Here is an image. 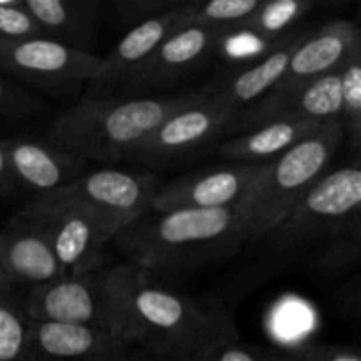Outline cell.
I'll return each mask as SVG.
<instances>
[{
	"label": "cell",
	"instance_id": "cell-1",
	"mask_svg": "<svg viewBox=\"0 0 361 361\" xmlns=\"http://www.w3.org/2000/svg\"><path fill=\"white\" fill-rule=\"evenodd\" d=\"M108 310L113 337L161 360L190 361L233 328L130 263L108 267Z\"/></svg>",
	"mask_w": 361,
	"mask_h": 361
},
{
	"label": "cell",
	"instance_id": "cell-2",
	"mask_svg": "<svg viewBox=\"0 0 361 361\" xmlns=\"http://www.w3.org/2000/svg\"><path fill=\"white\" fill-rule=\"evenodd\" d=\"M215 85L147 97H85L53 120L49 137L83 161L129 159L166 120Z\"/></svg>",
	"mask_w": 361,
	"mask_h": 361
},
{
	"label": "cell",
	"instance_id": "cell-3",
	"mask_svg": "<svg viewBox=\"0 0 361 361\" xmlns=\"http://www.w3.org/2000/svg\"><path fill=\"white\" fill-rule=\"evenodd\" d=\"M113 243L127 263L152 274L192 270L243 247L236 208L148 210L120 229Z\"/></svg>",
	"mask_w": 361,
	"mask_h": 361
},
{
	"label": "cell",
	"instance_id": "cell-4",
	"mask_svg": "<svg viewBox=\"0 0 361 361\" xmlns=\"http://www.w3.org/2000/svg\"><path fill=\"white\" fill-rule=\"evenodd\" d=\"M342 143L344 130L337 120L267 162L252 189L236 207L243 245H254L282 221L305 190L326 173Z\"/></svg>",
	"mask_w": 361,
	"mask_h": 361
},
{
	"label": "cell",
	"instance_id": "cell-5",
	"mask_svg": "<svg viewBox=\"0 0 361 361\" xmlns=\"http://www.w3.org/2000/svg\"><path fill=\"white\" fill-rule=\"evenodd\" d=\"M361 219V168L355 162L326 171L254 247L268 261L302 259L307 252Z\"/></svg>",
	"mask_w": 361,
	"mask_h": 361
},
{
	"label": "cell",
	"instance_id": "cell-6",
	"mask_svg": "<svg viewBox=\"0 0 361 361\" xmlns=\"http://www.w3.org/2000/svg\"><path fill=\"white\" fill-rule=\"evenodd\" d=\"M21 210L46 233L63 277L106 268V247L122 229L109 217L63 194L30 200Z\"/></svg>",
	"mask_w": 361,
	"mask_h": 361
},
{
	"label": "cell",
	"instance_id": "cell-7",
	"mask_svg": "<svg viewBox=\"0 0 361 361\" xmlns=\"http://www.w3.org/2000/svg\"><path fill=\"white\" fill-rule=\"evenodd\" d=\"M361 44V30L351 20H331L312 28L300 41L289 59L288 67L274 88L249 108L242 109L229 123L226 134H242L259 127L275 108L310 81L338 71L351 49Z\"/></svg>",
	"mask_w": 361,
	"mask_h": 361
},
{
	"label": "cell",
	"instance_id": "cell-8",
	"mask_svg": "<svg viewBox=\"0 0 361 361\" xmlns=\"http://www.w3.org/2000/svg\"><path fill=\"white\" fill-rule=\"evenodd\" d=\"M101 56L46 37L0 39V74L49 97H73L88 88Z\"/></svg>",
	"mask_w": 361,
	"mask_h": 361
},
{
	"label": "cell",
	"instance_id": "cell-9",
	"mask_svg": "<svg viewBox=\"0 0 361 361\" xmlns=\"http://www.w3.org/2000/svg\"><path fill=\"white\" fill-rule=\"evenodd\" d=\"M236 115L238 111L217 94L215 85L210 95L169 116L129 159L152 169L178 164L226 136Z\"/></svg>",
	"mask_w": 361,
	"mask_h": 361
},
{
	"label": "cell",
	"instance_id": "cell-10",
	"mask_svg": "<svg viewBox=\"0 0 361 361\" xmlns=\"http://www.w3.org/2000/svg\"><path fill=\"white\" fill-rule=\"evenodd\" d=\"M267 162H228L162 182L150 210L236 208L263 173Z\"/></svg>",
	"mask_w": 361,
	"mask_h": 361
},
{
	"label": "cell",
	"instance_id": "cell-11",
	"mask_svg": "<svg viewBox=\"0 0 361 361\" xmlns=\"http://www.w3.org/2000/svg\"><path fill=\"white\" fill-rule=\"evenodd\" d=\"M27 314L30 321L87 326L109 334L108 267L30 289Z\"/></svg>",
	"mask_w": 361,
	"mask_h": 361
},
{
	"label": "cell",
	"instance_id": "cell-12",
	"mask_svg": "<svg viewBox=\"0 0 361 361\" xmlns=\"http://www.w3.org/2000/svg\"><path fill=\"white\" fill-rule=\"evenodd\" d=\"M2 145L18 194H32V200L60 192L87 173V161L49 136L9 134L2 136Z\"/></svg>",
	"mask_w": 361,
	"mask_h": 361
},
{
	"label": "cell",
	"instance_id": "cell-13",
	"mask_svg": "<svg viewBox=\"0 0 361 361\" xmlns=\"http://www.w3.org/2000/svg\"><path fill=\"white\" fill-rule=\"evenodd\" d=\"M162 180L155 173L97 169L83 173L76 182L56 194L87 204L92 210L126 228L150 210Z\"/></svg>",
	"mask_w": 361,
	"mask_h": 361
},
{
	"label": "cell",
	"instance_id": "cell-14",
	"mask_svg": "<svg viewBox=\"0 0 361 361\" xmlns=\"http://www.w3.org/2000/svg\"><path fill=\"white\" fill-rule=\"evenodd\" d=\"M194 4L178 2L166 13L127 30L113 51L101 56V67L88 85V97H106L109 92L122 88L169 35L192 23Z\"/></svg>",
	"mask_w": 361,
	"mask_h": 361
},
{
	"label": "cell",
	"instance_id": "cell-15",
	"mask_svg": "<svg viewBox=\"0 0 361 361\" xmlns=\"http://www.w3.org/2000/svg\"><path fill=\"white\" fill-rule=\"evenodd\" d=\"M221 41L222 34L215 28L187 25L169 35L122 88L134 92L173 87L207 66Z\"/></svg>",
	"mask_w": 361,
	"mask_h": 361
},
{
	"label": "cell",
	"instance_id": "cell-16",
	"mask_svg": "<svg viewBox=\"0 0 361 361\" xmlns=\"http://www.w3.org/2000/svg\"><path fill=\"white\" fill-rule=\"evenodd\" d=\"M141 355L102 330L30 321L25 361H134Z\"/></svg>",
	"mask_w": 361,
	"mask_h": 361
},
{
	"label": "cell",
	"instance_id": "cell-17",
	"mask_svg": "<svg viewBox=\"0 0 361 361\" xmlns=\"http://www.w3.org/2000/svg\"><path fill=\"white\" fill-rule=\"evenodd\" d=\"M0 274L27 291L63 277L48 236L23 210L0 229Z\"/></svg>",
	"mask_w": 361,
	"mask_h": 361
},
{
	"label": "cell",
	"instance_id": "cell-18",
	"mask_svg": "<svg viewBox=\"0 0 361 361\" xmlns=\"http://www.w3.org/2000/svg\"><path fill=\"white\" fill-rule=\"evenodd\" d=\"M21 9L37 25L42 37L76 51L94 53L102 21L99 0H18Z\"/></svg>",
	"mask_w": 361,
	"mask_h": 361
},
{
	"label": "cell",
	"instance_id": "cell-19",
	"mask_svg": "<svg viewBox=\"0 0 361 361\" xmlns=\"http://www.w3.org/2000/svg\"><path fill=\"white\" fill-rule=\"evenodd\" d=\"M326 126L330 123L305 118L271 120L256 129L222 140L217 154L229 162H268Z\"/></svg>",
	"mask_w": 361,
	"mask_h": 361
},
{
	"label": "cell",
	"instance_id": "cell-20",
	"mask_svg": "<svg viewBox=\"0 0 361 361\" xmlns=\"http://www.w3.org/2000/svg\"><path fill=\"white\" fill-rule=\"evenodd\" d=\"M310 32L312 28L309 27H296L288 35L279 39L257 62L219 83L217 94L238 113L249 108L277 85L288 67L295 48Z\"/></svg>",
	"mask_w": 361,
	"mask_h": 361
},
{
	"label": "cell",
	"instance_id": "cell-21",
	"mask_svg": "<svg viewBox=\"0 0 361 361\" xmlns=\"http://www.w3.org/2000/svg\"><path fill=\"white\" fill-rule=\"evenodd\" d=\"M277 118H305L319 123H331L341 120L338 71L324 74L300 88L291 97L286 99L279 108H275L274 113L263 123Z\"/></svg>",
	"mask_w": 361,
	"mask_h": 361
},
{
	"label": "cell",
	"instance_id": "cell-22",
	"mask_svg": "<svg viewBox=\"0 0 361 361\" xmlns=\"http://www.w3.org/2000/svg\"><path fill=\"white\" fill-rule=\"evenodd\" d=\"M28 334L27 289L0 274V361H25Z\"/></svg>",
	"mask_w": 361,
	"mask_h": 361
},
{
	"label": "cell",
	"instance_id": "cell-23",
	"mask_svg": "<svg viewBox=\"0 0 361 361\" xmlns=\"http://www.w3.org/2000/svg\"><path fill=\"white\" fill-rule=\"evenodd\" d=\"M361 259V219L345 226L302 257L303 263L323 277H341Z\"/></svg>",
	"mask_w": 361,
	"mask_h": 361
},
{
	"label": "cell",
	"instance_id": "cell-24",
	"mask_svg": "<svg viewBox=\"0 0 361 361\" xmlns=\"http://www.w3.org/2000/svg\"><path fill=\"white\" fill-rule=\"evenodd\" d=\"M314 6L316 4L312 0H263L259 9L236 32L254 35L263 39L264 42L275 44L279 39L295 30L298 21L305 18Z\"/></svg>",
	"mask_w": 361,
	"mask_h": 361
},
{
	"label": "cell",
	"instance_id": "cell-25",
	"mask_svg": "<svg viewBox=\"0 0 361 361\" xmlns=\"http://www.w3.org/2000/svg\"><path fill=\"white\" fill-rule=\"evenodd\" d=\"M341 83V126L344 141L355 152L361 145V44L355 46L338 69Z\"/></svg>",
	"mask_w": 361,
	"mask_h": 361
},
{
	"label": "cell",
	"instance_id": "cell-26",
	"mask_svg": "<svg viewBox=\"0 0 361 361\" xmlns=\"http://www.w3.org/2000/svg\"><path fill=\"white\" fill-rule=\"evenodd\" d=\"M46 111L41 95L0 74V129H23Z\"/></svg>",
	"mask_w": 361,
	"mask_h": 361
},
{
	"label": "cell",
	"instance_id": "cell-27",
	"mask_svg": "<svg viewBox=\"0 0 361 361\" xmlns=\"http://www.w3.org/2000/svg\"><path fill=\"white\" fill-rule=\"evenodd\" d=\"M263 0H210L194 4L192 23L215 28L222 37L238 30L257 9Z\"/></svg>",
	"mask_w": 361,
	"mask_h": 361
},
{
	"label": "cell",
	"instance_id": "cell-28",
	"mask_svg": "<svg viewBox=\"0 0 361 361\" xmlns=\"http://www.w3.org/2000/svg\"><path fill=\"white\" fill-rule=\"evenodd\" d=\"M178 2L173 0H116L102 4V18L116 28L130 30L136 25L166 13Z\"/></svg>",
	"mask_w": 361,
	"mask_h": 361
},
{
	"label": "cell",
	"instance_id": "cell-29",
	"mask_svg": "<svg viewBox=\"0 0 361 361\" xmlns=\"http://www.w3.org/2000/svg\"><path fill=\"white\" fill-rule=\"evenodd\" d=\"M264 351L271 361H361L356 349L316 342H305L291 348H270Z\"/></svg>",
	"mask_w": 361,
	"mask_h": 361
},
{
	"label": "cell",
	"instance_id": "cell-30",
	"mask_svg": "<svg viewBox=\"0 0 361 361\" xmlns=\"http://www.w3.org/2000/svg\"><path fill=\"white\" fill-rule=\"evenodd\" d=\"M190 361H271L263 348L242 344L233 328L219 335Z\"/></svg>",
	"mask_w": 361,
	"mask_h": 361
},
{
	"label": "cell",
	"instance_id": "cell-31",
	"mask_svg": "<svg viewBox=\"0 0 361 361\" xmlns=\"http://www.w3.org/2000/svg\"><path fill=\"white\" fill-rule=\"evenodd\" d=\"M39 35L41 32L37 25L21 9L18 0H0V39H25Z\"/></svg>",
	"mask_w": 361,
	"mask_h": 361
},
{
	"label": "cell",
	"instance_id": "cell-32",
	"mask_svg": "<svg viewBox=\"0 0 361 361\" xmlns=\"http://www.w3.org/2000/svg\"><path fill=\"white\" fill-rule=\"evenodd\" d=\"M18 190L14 187L13 178H11L9 166H7V157L6 150H4L2 145V136H0V201L9 200V197L16 196Z\"/></svg>",
	"mask_w": 361,
	"mask_h": 361
},
{
	"label": "cell",
	"instance_id": "cell-33",
	"mask_svg": "<svg viewBox=\"0 0 361 361\" xmlns=\"http://www.w3.org/2000/svg\"><path fill=\"white\" fill-rule=\"evenodd\" d=\"M134 361H180V360H161V358H152V356L141 355L140 358H136Z\"/></svg>",
	"mask_w": 361,
	"mask_h": 361
}]
</instances>
